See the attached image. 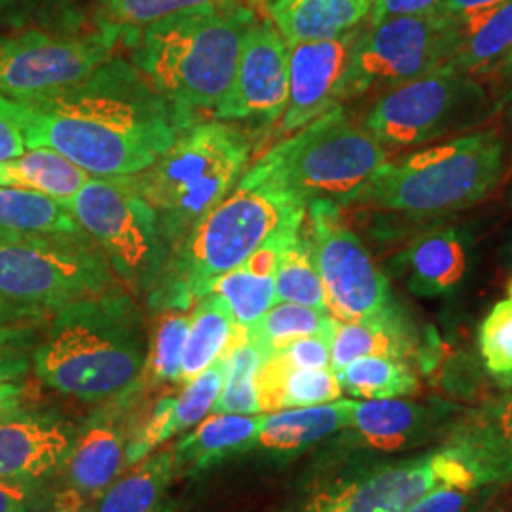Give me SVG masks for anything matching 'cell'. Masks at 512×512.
Listing matches in <instances>:
<instances>
[{
	"label": "cell",
	"mask_w": 512,
	"mask_h": 512,
	"mask_svg": "<svg viewBox=\"0 0 512 512\" xmlns=\"http://www.w3.org/2000/svg\"><path fill=\"white\" fill-rule=\"evenodd\" d=\"M342 391L349 395L374 399H401L418 391L416 374L401 359L363 357L336 372Z\"/></svg>",
	"instance_id": "33"
},
{
	"label": "cell",
	"mask_w": 512,
	"mask_h": 512,
	"mask_svg": "<svg viewBox=\"0 0 512 512\" xmlns=\"http://www.w3.org/2000/svg\"><path fill=\"white\" fill-rule=\"evenodd\" d=\"M437 488H478L471 471L444 448L372 465L317 486L291 512H406Z\"/></svg>",
	"instance_id": "13"
},
{
	"label": "cell",
	"mask_w": 512,
	"mask_h": 512,
	"mask_svg": "<svg viewBox=\"0 0 512 512\" xmlns=\"http://www.w3.org/2000/svg\"><path fill=\"white\" fill-rule=\"evenodd\" d=\"M440 406H425L404 399H374L353 406L349 429L361 444L376 452L416 448L431 439L439 423Z\"/></svg>",
	"instance_id": "20"
},
{
	"label": "cell",
	"mask_w": 512,
	"mask_h": 512,
	"mask_svg": "<svg viewBox=\"0 0 512 512\" xmlns=\"http://www.w3.org/2000/svg\"><path fill=\"white\" fill-rule=\"evenodd\" d=\"M90 175L48 148H27L10 160H0V186L44 194L65 203Z\"/></svg>",
	"instance_id": "27"
},
{
	"label": "cell",
	"mask_w": 512,
	"mask_h": 512,
	"mask_svg": "<svg viewBox=\"0 0 512 512\" xmlns=\"http://www.w3.org/2000/svg\"><path fill=\"white\" fill-rule=\"evenodd\" d=\"M230 2L247 0H97L101 10L99 21L122 29L124 35L184 10Z\"/></svg>",
	"instance_id": "38"
},
{
	"label": "cell",
	"mask_w": 512,
	"mask_h": 512,
	"mask_svg": "<svg viewBox=\"0 0 512 512\" xmlns=\"http://www.w3.org/2000/svg\"><path fill=\"white\" fill-rule=\"evenodd\" d=\"M440 0H374L370 10V23L397 16H416L431 12Z\"/></svg>",
	"instance_id": "44"
},
{
	"label": "cell",
	"mask_w": 512,
	"mask_h": 512,
	"mask_svg": "<svg viewBox=\"0 0 512 512\" xmlns=\"http://www.w3.org/2000/svg\"><path fill=\"white\" fill-rule=\"evenodd\" d=\"M334 329L336 319L325 311L291 302H275L251 329H247V340L255 344L266 359L298 338L334 334Z\"/></svg>",
	"instance_id": "32"
},
{
	"label": "cell",
	"mask_w": 512,
	"mask_h": 512,
	"mask_svg": "<svg viewBox=\"0 0 512 512\" xmlns=\"http://www.w3.org/2000/svg\"><path fill=\"white\" fill-rule=\"evenodd\" d=\"M27 391L18 382H0V418L25 408Z\"/></svg>",
	"instance_id": "47"
},
{
	"label": "cell",
	"mask_w": 512,
	"mask_h": 512,
	"mask_svg": "<svg viewBox=\"0 0 512 512\" xmlns=\"http://www.w3.org/2000/svg\"><path fill=\"white\" fill-rule=\"evenodd\" d=\"M289 103V44L270 19H255L239 50L232 86L215 109L222 122L270 126Z\"/></svg>",
	"instance_id": "16"
},
{
	"label": "cell",
	"mask_w": 512,
	"mask_h": 512,
	"mask_svg": "<svg viewBox=\"0 0 512 512\" xmlns=\"http://www.w3.org/2000/svg\"><path fill=\"white\" fill-rule=\"evenodd\" d=\"M266 414H211L173 446L175 476H198L253 452Z\"/></svg>",
	"instance_id": "21"
},
{
	"label": "cell",
	"mask_w": 512,
	"mask_h": 512,
	"mask_svg": "<svg viewBox=\"0 0 512 512\" xmlns=\"http://www.w3.org/2000/svg\"><path fill=\"white\" fill-rule=\"evenodd\" d=\"M264 357L249 340L228 353V372L211 414H262L256 395V372Z\"/></svg>",
	"instance_id": "36"
},
{
	"label": "cell",
	"mask_w": 512,
	"mask_h": 512,
	"mask_svg": "<svg viewBox=\"0 0 512 512\" xmlns=\"http://www.w3.org/2000/svg\"><path fill=\"white\" fill-rule=\"evenodd\" d=\"M52 507V488L38 482L0 478V512H46Z\"/></svg>",
	"instance_id": "40"
},
{
	"label": "cell",
	"mask_w": 512,
	"mask_h": 512,
	"mask_svg": "<svg viewBox=\"0 0 512 512\" xmlns=\"http://www.w3.org/2000/svg\"><path fill=\"white\" fill-rule=\"evenodd\" d=\"M0 112L18 126L25 147L48 148L90 177H128L154 164L194 112L169 101L124 57H109L84 82L63 92L16 101Z\"/></svg>",
	"instance_id": "1"
},
{
	"label": "cell",
	"mask_w": 512,
	"mask_h": 512,
	"mask_svg": "<svg viewBox=\"0 0 512 512\" xmlns=\"http://www.w3.org/2000/svg\"><path fill=\"white\" fill-rule=\"evenodd\" d=\"M247 2L202 6L129 31L133 65L169 101L215 110L232 86L245 33L255 23Z\"/></svg>",
	"instance_id": "3"
},
{
	"label": "cell",
	"mask_w": 512,
	"mask_h": 512,
	"mask_svg": "<svg viewBox=\"0 0 512 512\" xmlns=\"http://www.w3.org/2000/svg\"><path fill=\"white\" fill-rule=\"evenodd\" d=\"M150 349L145 315L120 287L61 308L33 351L38 380L59 395L99 403L139 382Z\"/></svg>",
	"instance_id": "2"
},
{
	"label": "cell",
	"mask_w": 512,
	"mask_h": 512,
	"mask_svg": "<svg viewBox=\"0 0 512 512\" xmlns=\"http://www.w3.org/2000/svg\"><path fill=\"white\" fill-rule=\"evenodd\" d=\"M118 289L105 255L82 230L50 236H0V327L44 319Z\"/></svg>",
	"instance_id": "8"
},
{
	"label": "cell",
	"mask_w": 512,
	"mask_h": 512,
	"mask_svg": "<svg viewBox=\"0 0 512 512\" xmlns=\"http://www.w3.org/2000/svg\"><path fill=\"white\" fill-rule=\"evenodd\" d=\"M133 404L116 397V404L95 412L76 429L71 454L52 488L50 512H82L128 467L131 439L129 412Z\"/></svg>",
	"instance_id": "15"
},
{
	"label": "cell",
	"mask_w": 512,
	"mask_h": 512,
	"mask_svg": "<svg viewBox=\"0 0 512 512\" xmlns=\"http://www.w3.org/2000/svg\"><path fill=\"white\" fill-rule=\"evenodd\" d=\"M311 251L325 289V306L332 319L359 323L384 319L395 313L389 281L372 256L344 224L340 207L332 202H311Z\"/></svg>",
	"instance_id": "14"
},
{
	"label": "cell",
	"mask_w": 512,
	"mask_h": 512,
	"mask_svg": "<svg viewBox=\"0 0 512 512\" xmlns=\"http://www.w3.org/2000/svg\"><path fill=\"white\" fill-rule=\"evenodd\" d=\"M503 171V139L495 131H476L385 162L351 203L414 217L446 215L482 202Z\"/></svg>",
	"instance_id": "7"
},
{
	"label": "cell",
	"mask_w": 512,
	"mask_h": 512,
	"mask_svg": "<svg viewBox=\"0 0 512 512\" xmlns=\"http://www.w3.org/2000/svg\"><path fill=\"white\" fill-rule=\"evenodd\" d=\"M268 18L287 44L325 40L357 29L374 0H264Z\"/></svg>",
	"instance_id": "24"
},
{
	"label": "cell",
	"mask_w": 512,
	"mask_h": 512,
	"mask_svg": "<svg viewBox=\"0 0 512 512\" xmlns=\"http://www.w3.org/2000/svg\"><path fill=\"white\" fill-rule=\"evenodd\" d=\"M306 205L268 188L236 186L181 241L148 291L156 311H188L213 283L241 266L266 241L302 228Z\"/></svg>",
	"instance_id": "4"
},
{
	"label": "cell",
	"mask_w": 512,
	"mask_h": 512,
	"mask_svg": "<svg viewBox=\"0 0 512 512\" xmlns=\"http://www.w3.org/2000/svg\"><path fill=\"white\" fill-rule=\"evenodd\" d=\"M25 370H27V361L25 359L0 363V382H16Z\"/></svg>",
	"instance_id": "48"
},
{
	"label": "cell",
	"mask_w": 512,
	"mask_h": 512,
	"mask_svg": "<svg viewBox=\"0 0 512 512\" xmlns=\"http://www.w3.org/2000/svg\"><path fill=\"white\" fill-rule=\"evenodd\" d=\"M412 348L414 340L410 330L406 329L401 311L374 321H336L330 348V368L338 372L363 357H389L403 361Z\"/></svg>",
	"instance_id": "28"
},
{
	"label": "cell",
	"mask_w": 512,
	"mask_h": 512,
	"mask_svg": "<svg viewBox=\"0 0 512 512\" xmlns=\"http://www.w3.org/2000/svg\"><path fill=\"white\" fill-rule=\"evenodd\" d=\"M478 349L495 382L512 387V281L478 330Z\"/></svg>",
	"instance_id": "37"
},
{
	"label": "cell",
	"mask_w": 512,
	"mask_h": 512,
	"mask_svg": "<svg viewBox=\"0 0 512 512\" xmlns=\"http://www.w3.org/2000/svg\"><path fill=\"white\" fill-rule=\"evenodd\" d=\"M385 162L384 145L338 105L272 148L238 186L268 188L306 207L321 200L342 207Z\"/></svg>",
	"instance_id": "5"
},
{
	"label": "cell",
	"mask_w": 512,
	"mask_h": 512,
	"mask_svg": "<svg viewBox=\"0 0 512 512\" xmlns=\"http://www.w3.org/2000/svg\"><path fill=\"white\" fill-rule=\"evenodd\" d=\"M511 122H512V112H511Z\"/></svg>",
	"instance_id": "50"
},
{
	"label": "cell",
	"mask_w": 512,
	"mask_h": 512,
	"mask_svg": "<svg viewBox=\"0 0 512 512\" xmlns=\"http://www.w3.org/2000/svg\"><path fill=\"white\" fill-rule=\"evenodd\" d=\"M482 488H437L418 499L406 512H476L482 505Z\"/></svg>",
	"instance_id": "42"
},
{
	"label": "cell",
	"mask_w": 512,
	"mask_h": 512,
	"mask_svg": "<svg viewBox=\"0 0 512 512\" xmlns=\"http://www.w3.org/2000/svg\"><path fill=\"white\" fill-rule=\"evenodd\" d=\"M245 338L230 306L219 294L209 293L194 304L184 342L181 384L190 382Z\"/></svg>",
	"instance_id": "26"
},
{
	"label": "cell",
	"mask_w": 512,
	"mask_h": 512,
	"mask_svg": "<svg viewBox=\"0 0 512 512\" xmlns=\"http://www.w3.org/2000/svg\"><path fill=\"white\" fill-rule=\"evenodd\" d=\"M501 2L505 0H440L439 4L433 8V12H437L440 16H465V14L492 8Z\"/></svg>",
	"instance_id": "46"
},
{
	"label": "cell",
	"mask_w": 512,
	"mask_h": 512,
	"mask_svg": "<svg viewBox=\"0 0 512 512\" xmlns=\"http://www.w3.org/2000/svg\"><path fill=\"white\" fill-rule=\"evenodd\" d=\"M122 29L95 23L92 29L25 27L0 33V95L33 101L73 88L109 57Z\"/></svg>",
	"instance_id": "10"
},
{
	"label": "cell",
	"mask_w": 512,
	"mask_h": 512,
	"mask_svg": "<svg viewBox=\"0 0 512 512\" xmlns=\"http://www.w3.org/2000/svg\"><path fill=\"white\" fill-rule=\"evenodd\" d=\"M355 401L285 408L264 416L255 450L270 458L287 459L329 439L334 433L349 429Z\"/></svg>",
	"instance_id": "22"
},
{
	"label": "cell",
	"mask_w": 512,
	"mask_h": 512,
	"mask_svg": "<svg viewBox=\"0 0 512 512\" xmlns=\"http://www.w3.org/2000/svg\"><path fill=\"white\" fill-rule=\"evenodd\" d=\"M80 230L105 255L116 277L148 293L162 272L165 245L156 211L141 196L133 177H90L63 203Z\"/></svg>",
	"instance_id": "9"
},
{
	"label": "cell",
	"mask_w": 512,
	"mask_h": 512,
	"mask_svg": "<svg viewBox=\"0 0 512 512\" xmlns=\"http://www.w3.org/2000/svg\"><path fill=\"white\" fill-rule=\"evenodd\" d=\"M275 302H291L327 313L323 281L315 266L310 238L304 232V226L285 245L279 258L275 272Z\"/></svg>",
	"instance_id": "34"
},
{
	"label": "cell",
	"mask_w": 512,
	"mask_h": 512,
	"mask_svg": "<svg viewBox=\"0 0 512 512\" xmlns=\"http://www.w3.org/2000/svg\"><path fill=\"white\" fill-rule=\"evenodd\" d=\"M190 315L186 311H158V319L150 332V349L147 365L126 397L129 403H137L145 393H152L169 384H181L184 342L188 332Z\"/></svg>",
	"instance_id": "30"
},
{
	"label": "cell",
	"mask_w": 512,
	"mask_h": 512,
	"mask_svg": "<svg viewBox=\"0 0 512 512\" xmlns=\"http://www.w3.org/2000/svg\"><path fill=\"white\" fill-rule=\"evenodd\" d=\"M80 226L67 207L37 192L0 186V236L73 234Z\"/></svg>",
	"instance_id": "31"
},
{
	"label": "cell",
	"mask_w": 512,
	"mask_h": 512,
	"mask_svg": "<svg viewBox=\"0 0 512 512\" xmlns=\"http://www.w3.org/2000/svg\"><path fill=\"white\" fill-rule=\"evenodd\" d=\"M359 27L346 35L289 44V103L283 131H298L338 107Z\"/></svg>",
	"instance_id": "17"
},
{
	"label": "cell",
	"mask_w": 512,
	"mask_h": 512,
	"mask_svg": "<svg viewBox=\"0 0 512 512\" xmlns=\"http://www.w3.org/2000/svg\"><path fill=\"white\" fill-rule=\"evenodd\" d=\"M484 107L486 92L475 78L444 63L382 93L366 114L365 128L384 147L425 145L475 124Z\"/></svg>",
	"instance_id": "12"
},
{
	"label": "cell",
	"mask_w": 512,
	"mask_h": 512,
	"mask_svg": "<svg viewBox=\"0 0 512 512\" xmlns=\"http://www.w3.org/2000/svg\"><path fill=\"white\" fill-rule=\"evenodd\" d=\"M249 158L243 131L226 122H194L154 164L131 175L156 211L169 255L238 186Z\"/></svg>",
	"instance_id": "6"
},
{
	"label": "cell",
	"mask_w": 512,
	"mask_h": 512,
	"mask_svg": "<svg viewBox=\"0 0 512 512\" xmlns=\"http://www.w3.org/2000/svg\"><path fill=\"white\" fill-rule=\"evenodd\" d=\"M27 150L18 126L0 112V160H10Z\"/></svg>",
	"instance_id": "45"
},
{
	"label": "cell",
	"mask_w": 512,
	"mask_h": 512,
	"mask_svg": "<svg viewBox=\"0 0 512 512\" xmlns=\"http://www.w3.org/2000/svg\"><path fill=\"white\" fill-rule=\"evenodd\" d=\"M408 289L418 296H442L456 291L469 266L465 238L458 228L444 226L423 232L404 251Z\"/></svg>",
	"instance_id": "23"
},
{
	"label": "cell",
	"mask_w": 512,
	"mask_h": 512,
	"mask_svg": "<svg viewBox=\"0 0 512 512\" xmlns=\"http://www.w3.org/2000/svg\"><path fill=\"white\" fill-rule=\"evenodd\" d=\"M509 266H511V270H512V243H511V247H509Z\"/></svg>",
	"instance_id": "49"
},
{
	"label": "cell",
	"mask_w": 512,
	"mask_h": 512,
	"mask_svg": "<svg viewBox=\"0 0 512 512\" xmlns=\"http://www.w3.org/2000/svg\"><path fill=\"white\" fill-rule=\"evenodd\" d=\"M175 480L173 446L131 465L82 512H169V488Z\"/></svg>",
	"instance_id": "25"
},
{
	"label": "cell",
	"mask_w": 512,
	"mask_h": 512,
	"mask_svg": "<svg viewBox=\"0 0 512 512\" xmlns=\"http://www.w3.org/2000/svg\"><path fill=\"white\" fill-rule=\"evenodd\" d=\"M459 21L461 42L448 61L465 73L494 69L512 48V0L497 6L454 16Z\"/></svg>",
	"instance_id": "29"
},
{
	"label": "cell",
	"mask_w": 512,
	"mask_h": 512,
	"mask_svg": "<svg viewBox=\"0 0 512 512\" xmlns=\"http://www.w3.org/2000/svg\"><path fill=\"white\" fill-rule=\"evenodd\" d=\"M228 353L222 355L213 365L207 366L196 378L186 382L183 393L175 397V414H173L175 437L194 429L211 414L226 380Z\"/></svg>",
	"instance_id": "39"
},
{
	"label": "cell",
	"mask_w": 512,
	"mask_h": 512,
	"mask_svg": "<svg viewBox=\"0 0 512 512\" xmlns=\"http://www.w3.org/2000/svg\"><path fill=\"white\" fill-rule=\"evenodd\" d=\"M76 429L52 410L23 408L0 418V478L52 482L71 454Z\"/></svg>",
	"instance_id": "18"
},
{
	"label": "cell",
	"mask_w": 512,
	"mask_h": 512,
	"mask_svg": "<svg viewBox=\"0 0 512 512\" xmlns=\"http://www.w3.org/2000/svg\"><path fill=\"white\" fill-rule=\"evenodd\" d=\"M61 0H0V27L21 29L29 19L55 8Z\"/></svg>",
	"instance_id": "43"
},
{
	"label": "cell",
	"mask_w": 512,
	"mask_h": 512,
	"mask_svg": "<svg viewBox=\"0 0 512 512\" xmlns=\"http://www.w3.org/2000/svg\"><path fill=\"white\" fill-rule=\"evenodd\" d=\"M458 458L478 488L512 480V391L452 421L440 446Z\"/></svg>",
	"instance_id": "19"
},
{
	"label": "cell",
	"mask_w": 512,
	"mask_h": 512,
	"mask_svg": "<svg viewBox=\"0 0 512 512\" xmlns=\"http://www.w3.org/2000/svg\"><path fill=\"white\" fill-rule=\"evenodd\" d=\"M458 18L425 12L397 16L359 29L340 101L368 92H387L448 63L456 54Z\"/></svg>",
	"instance_id": "11"
},
{
	"label": "cell",
	"mask_w": 512,
	"mask_h": 512,
	"mask_svg": "<svg viewBox=\"0 0 512 512\" xmlns=\"http://www.w3.org/2000/svg\"><path fill=\"white\" fill-rule=\"evenodd\" d=\"M211 293L226 300L238 327L251 329L275 304V275L258 274L243 262L236 270L219 277Z\"/></svg>",
	"instance_id": "35"
},
{
	"label": "cell",
	"mask_w": 512,
	"mask_h": 512,
	"mask_svg": "<svg viewBox=\"0 0 512 512\" xmlns=\"http://www.w3.org/2000/svg\"><path fill=\"white\" fill-rule=\"evenodd\" d=\"M332 336L334 334L304 336L279 349L274 355L291 368H330Z\"/></svg>",
	"instance_id": "41"
}]
</instances>
